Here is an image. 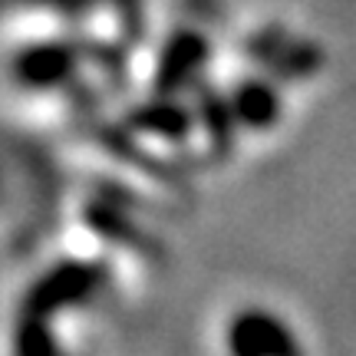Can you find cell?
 <instances>
[{
    "mask_svg": "<svg viewBox=\"0 0 356 356\" xmlns=\"http://www.w3.org/2000/svg\"><path fill=\"white\" fill-rule=\"evenodd\" d=\"M102 284H106V270L92 261H63L50 267L26 297V320L50 323L63 310L86 307L89 300H96Z\"/></svg>",
    "mask_w": 356,
    "mask_h": 356,
    "instance_id": "obj_2",
    "label": "cell"
},
{
    "mask_svg": "<svg viewBox=\"0 0 356 356\" xmlns=\"http://www.w3.org/2000/svg\"><path fill=\"white\" fill-rule=\"evenodd\" d=\"M225 106H228V115H231V122H234V129L248 132V136L274 132L284 122V109H287L280 83H274L264 73H251V76L238 79L225 92Z\"/></svg>",
    "mask_w": 356,
    "mask_h": 356,
    "instance_id": "obj_5",
    "label": "cell"
},
{
    "mask_svg": "<svg viewBox=\"0 0 356 356\" xmlns=\"http://www.w3.org/2000/svg\"><path fill=\"white\" fill-rule=\"evenodd\" d=\"M228 356H307L300 337L270 307L248 304L234 310L225 323Z\"/></svg>",
    "mask_w": 356,
    "mask_h": 356,
    "instance_id": "obj_3",
    "label": "cell"
},
{
    "mask_svg": "<svg viewBox=\"0 0 356 356\" xmlns=\"http://www.w3.org/2000/svg\"><path fill=\"white\" fill-rule=\"evenodd\" d=\"M244 56L274 83H300L323 70V47L317 40L291 33L280 24L254 30L244 40Z\"/></svg>",
    "mask_w": 356,
    "mask_h": 356,
    "instance_id": "obj_1",
    "label": "cell"
},
{
    "mask_svg": "<svg viewBox=\"0 0 356 356\" xmlns=\"http://www.w3.org/2000/svg\"><path fill=\"white\" fill-rule=\"evenodd\" d=\"M115 3H119L122 10H129V7H132V10H139V0H115Z\"/></svg>",
    "mask_w": 356,
    "mask_h": 356,
    "instance_id": "obj_8",
    "label": "cell"
},
{
    "mask_svg": "<svg viewBox=\"0 0 356 356\" xmlns=\"http://www.w3.org/2000/svg\"><path fill=\"white\" fill-rule=\"evenodd\" d=\"M195 3H202V7H208V3H215V0H195Z\"/></svg>",
    "mask_w": 356,
    "mask_h": 356,
    "instance_id": "obj_9",
    "label": "cell"
},
{
    "mask_svg": "<svg viewBox=\"0 0 356 356\" xmlns=\"http://www.w3.org/2000/svg\"><path fill=\"white\" fill-rule=\"evenodd\" d=\"M126 129L136 139L178 145V142L191 139V132L198 129V122H195V109L185 106L181 96H159V92H152V99L139 102L129 113Z\"/></svg>",
    "mask_w": 356,
    "mask_h": 356,
    "instance_id": "obj_6",
    "label": "cell"
},
{
    "mask_svg": "<svg viewBox=\"0 0 356 356\" xmlns=\"http://www.w3.org/2000/svg\"><path fill=\"white\" fill-rule=\"evenodd\" d=\"M79 53L66 43H43L17 60V73L30 86H60L76 73Z\"/></svg>",
    "mask_w": 356,
    "mask_h": 356,
    "instance_id": "obj_7",
    "label": "cell"
},
{
    "mask_svg": "<svg viewBox=\"0 0 356 356\" xmlns=\"http://www.w3.org/2000/svg\"><path fill=\"white\" fill-rule=\"evenodd\" d=\"M211 60V43L195 26H178L165 37L152 73V92L159 96H181L198 83Z\"/></svg>",
    "mask_w": 356,
    "mask_h": 356,
    "instance_id": "obj_4",
    "label": "cell"
}]
</instances>
